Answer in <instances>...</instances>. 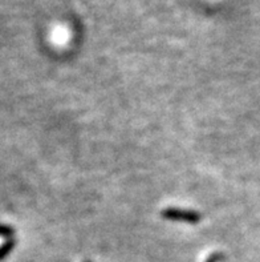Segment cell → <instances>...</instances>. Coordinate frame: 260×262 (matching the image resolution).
I'll return each mask as SVG.
<instances>
[{
    "mask_svg": "<svg viewBox=\"0 0 260 262\" xmlns=\"http://www.w3.org/2000/svg\"><path fill=\"white\" fill-rule=\"evenodd\" d=\"M84 262H90V261H84Z\"/></svg>",
    "mask_w": 260,
    "mask_h": 262,
    "instance_id": "4",
    "label": "cell"
},
{
    "mask_svg": "<svg viewBox=\"0 0 260 262\" xmlns=\"http://www.w3.org/2000/svg\"><path fill=\"white\" fill-rule=\"evenodd\" d=\"M13 230L12 228H10V226H7V225H3V229H2V236L6 238V237H8L10 234H12Z\"/></svg>",
    "mask_w": 260,
    "mask_h": 262,
    "instance_id": "3",
    "label": "cell"
},
{
    "mask_svg": "<svg viewBox=\"0 0 260 262\" xmlns=\"http://www.w3.org/2000/svg\"><path fill=\"white\" fill-rule=\"evenodd\" d=\"M13 246H15V241H13V239H8V241L2 246V249H0V259L6 258L7 254L13 249Z\"/></svg>",
    "mask_w": 260,
    "mask_h": 262,
    "instance_id": "2",
    "label": "cell"
},
{
    "mask_svg": "<svg viewBox=\"0 0 260 262\" xmlns=\"http://www.w3.org/2000/svg\"><path fill=\"white\" fill-rule=\"evenodd\" d=\"M161 216L166 220L172 221H182L187 224H198L202 220V216L194 210H184V209H175V208H168L162 210Z\"/></svg>",
    "mask_w": 260,
    "mask_h": 262,
    "instance_id": "1",
    "label": "cell"
}]
</instances>
